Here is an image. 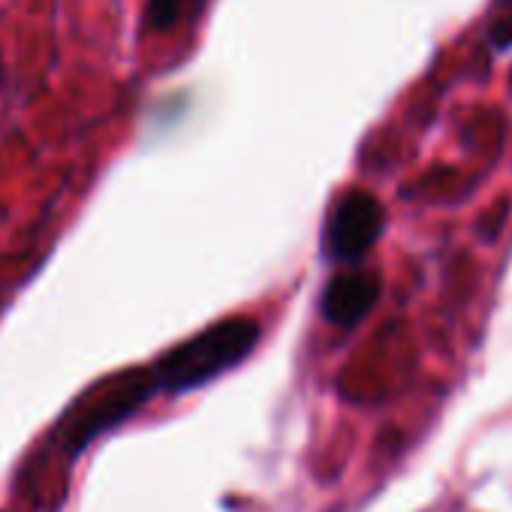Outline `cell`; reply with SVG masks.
<instances>
[{
    "mask_svg": "<svg viewBox=\"0 0 512 512\" xmlns=\"http://www.w3.org/2000/svg\"><path fill=\"white\" fill-rule=\"evenodd\" d=\"M263 338V326L253 317H226L199 335L166 350L148 365L154 389L166 395H184L202 389L220 374L241 365Z\"/></svg>",
    "mask_w": 512,
    "mask_h": 512,
    "instance_id": "6da1fadb",
    "label": "cell"
},
{
    "mask_svg": "<svg viewBox=\"0 0 512 512\" xmlns=\"http://www.w3.org/2000/svg\"><path fill=\"white\" fill-rule=\"evenodd\" d=\"M154 395L157 389L148 368L115 374L112 380H103L88 395H82L79 404H73V410L61 419V434L67 437V446L73 452H82V446L91 443L100 431L112 428L121 419H130Z\"/></svg>",
    "mask_w": 512,
    "mask_h": 512,
    "instance_id": "7a4b0ae2",
    "label": "cell"
},
{
    "mask_svg": "<svg viewBox=\"0 0 512 512\" xmlns=\"http://www.w3.org/2000/svg\"><path fill=\"white\" fill-rule=\"evenodd\" d=\"M386 229V211L377 196L350 190L341 196L323 229V253L338 266H356L371 253Z\"/></svg>",
    "mask_w": 512,
    "mask_h": 512,
    "instance_id": "3957f363",
    "label": "cell"
},
{
    "mask_svg": "<svg viewBox=\"0 0 512 512\" xmlns=\"http://www.w3.org/2000/svg\"><path fill=\"white\" fill-rule=\"evenodd\" d=\"M377 299H380V278L374 272H362V269L338 272L323 290L320 314L326 323L338 329H353L374 311Z\"/></svg>",
    "mask_w": 512,
    "mask_h": 512,
    "instance_id": "277c9868",
    "label": "cell"
},
{
    "mask_svg": "<svg viewBox=\"0 0 512 512\" xmlns=\"http://www.w3.org/2000/svg\"><path fill=\"white\" fill-rule=\"evenodd\" d=\"M190 7V0H148L145 7V28L154 34L172 31Z\"/></svg>",
    "mask_w": 512,
    "mask_h": 512,
    "instance_id": "5b68a950",
    "label": "cell"
}]
</instances>
